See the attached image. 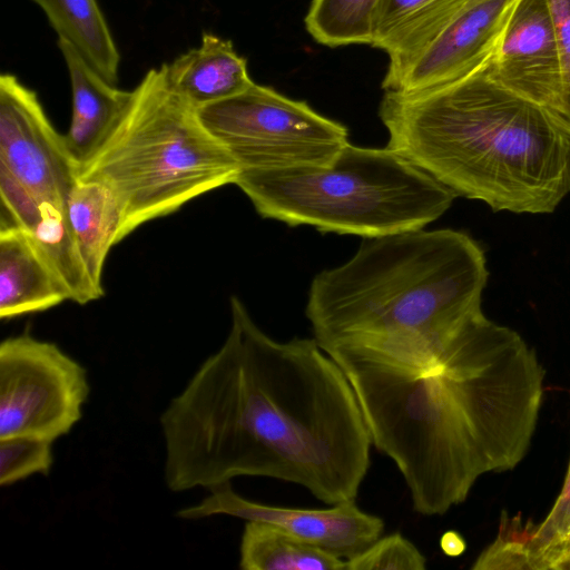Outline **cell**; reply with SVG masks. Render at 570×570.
<instances>
[{
    "label": "cell",
    "mask_w": 570,
    "mask_h": 570,
    "mask_svg": "<svg viewBox=\"0 0 570 570\" xmlns=\"http://www.w3.org/2000/svg\"><path fill=\"white\" fill-rule=\"evenodd\" d=\"M426 558L400 532L380 537L361 553L346 559L344 570H425Z\"/></svg>",
    "instance_id": "cb8c5ba5"
},
{
    "label": "cell",
    "mask_w": 570,
    "mask_h": 570,
    "mask_svg": "<svg viewBox=\"0 0 570 570\" xmlns=\"http://www.w3.org/2000/svg\"><path fill=\"white\" fill-rule=\"evenodd\" d=\"M235 185L263 218L363 238L423 229L456 197L387 146L350 142L327 166L244 170Z\"/></svg>",
    "instance_id": "8992f818"
},
{
    "label": "cell",
    "mask_w": 570,
    "mask_h": 570,
    "mask_svg": "<svg viewBox=\"0 0 570 570\" xmlns=\"http://www.w3.org/2000/svg\"><path fill=\"white\" fill-rule=\"evenodd\" d=\"M562 75L561 115L570 120V0H548Z\"/></svg>",
    "instance_id": "484cf974"
},
{
    "label": "cell",
    "mask_w": 570,
    "mask_h": 570,
    "mask_svg": "<svg viewBox=\"0 0 570 570\" xmlns=\"http://www.w3.org/2000/svg\"><path fill=\"white\" fill-rule=\"evenodd\" d=\"M465 0H380L371 45L389 56L382 87L395 79Z\"/></svg>",
    "instance_id": "e0dca14e"
},
{
    "label": "cell",
    "mask_w": 570,
    "mask_h": 570,
    "mask_svg": "<svg viewBox=\"0 0 570 570\" xmlns=\"http://www.w3.org/2000/svg\"><path fill=\"white\" fill-rule=\"evenodd\" d=\"M169 490L237 476L301 485L325 504L355 501L372 440L354 390L314 337L281 342L230 297V328L160 415Z\"/></svg>",
    "instance_id": "6da1fadb"
},
{
    "label": "cell",
    "mask_w": 570,
    "mask_h": 570,
    "mask_svg": "<svg viewBox=\"0 0 570 570\" xmlns=\"http://www.w3.org/2000/svg\"><path fill=\"white\" fill-rule=\"evenodd\" d=\"M209 491L199 503L179 510L178 517L197 520L225 514L267 522L345 560L377 540L385 527L383 519L361 510L355 501L340 502L325 509H301L250 501L236 493L230 483Z\"/></svg>",
    "instance_id": "30bf717a"
},
{
    "label": "cell",
    "mask_w": 570,
    "mask_h": 570,
    "mask_svg": "<svg viewBox=\"0 0 570 570\" xmlns=\"http://www.w3.org/2000/svg\"><path fill=\"white\" fill-rule=\"evenodd\" d=\"M69 299L68 293L30 236L0 228V317L41 312Z\"/></svg>",
    "instance_id": "9a60e30c"
},
{
    "label": "cell",
    "mask_w": 570,
    "mask_h": 570,
    "mask_svg": "<svg viewBox=\"0 0 570 570\" xmlns=\"http://www.w3.org/2000/svg\"><path fill=\"white\" fill-rule=\"evenodd\" d=\"M525 556L528 569L570 568V465L552 509L539 525L531 527Z\"/></svg>",
    "instance_id": "7402d4cb"
},
{
    "label": "cell",
    "mask_w": 570,
    "mask_h": 570,
    "mask_svg": "<svg viewBox=\"0 0 570 570\" xmlns=\"http://www.w3.org/2000/svg\"><path fill=\"white\" fill-rule=\"evenodd\" d=\"M488 275L482 248L460 230L363 238L313 278L305 314L336 364L425 370L484 315Z\"/></svg>",
    "instance_id": "3957f363"
},
{
    "label": "cell",
    "mask_w": 570,
    "mask_h": 570,
    "mask_svg": "<svg viewBox=\"0 0 570 570\" xmlns=\"http://www.w3.org/2000/svg\"><path fill=\"white\" fill-rule=\"evenodd\" d=\"M0 171L37 202L66 205L79 166L36 91L12 73L0 77Z\"/></svg>",
    "instance_id": "9c48e42d"
},
{
    "label": "cell",
    "mask_w": 570,
    "mask_h": 570,
    "mask_svg": "<svg viewBox=\"0 0 570 570\" xmlns=\"http://www.w3.org/2000/svg\"><path fill=\"white\" fill-rule=\"evenodd\" d=\"M440 547L448 556H459L463 552L465 544L456 532L449 531L442 535Z\"/></svg>",
    "instance_id": "4316f807"
},
{
    "label": "cell",
    "mask_w": 570,
    "mask_h": 570,
    "mask_svg": "<svg viewBox=\"0 0 570 570\" xmlns=\"http://www.w3.org/2000/svg\"><path fill=\"white\" fill-rule=\"evenodd\" d=\"M487 70L503 88L561 114L562 75L548 0H512Z\"/></svg>",
    "instance_id": "8fae6325"
},
{
    "label": "cell",
    "mask_w": 570,
    "mask_h": 570,
    "mask_svg": "<svg viewBox=\"0 0 570 570\" xmlns=\"http://www.w3.org/2000/svg\"><path fill=\"white\" fill-rule=\"evenodd\" d=\"M238 173L234 158L169 87L159 67L131 90L120 120L80 168L79 178L100 181L117 197L119 243L140 225L235 184Z\"/></svg>",
    "instance_id": "5b68a950"
},
{
    "label": "cell",
    "mask_w": 570,
    "mask_h": 570,
    "mask_svg": "<svg viewBox=\"0 0 570 570\" xmlns=\"http://www.w3.org/2000/svg\"><path fill=\"white\" fill-rule=\"evenodd\" d=\"M379 117L387 147L456 197L548 214L570 193V120L503 88L487 65L431 88L385 90Z\"/></svg>",
    "instance_id": "277c9868"
},
{
    "label": "cell",
    "mask_w": 570,
    "mask_h": 570,
    "mask_svg": "<svg viewBox=\"0 0 570 570\" xmlns=\"http://www.w3.org/2000/svg\"><path fill=\"white\" fill-rule=\"evenodd\" d=\"M169 87L196 110L245 90L254 81L229 40L205 32L200 46L161 65Z\"/></svg>",
    "instance_id": "2e32d148"
},
{
    "label": "cell",
    "mask_w": 570,
    "mask_h": 570,
    "mask_svg": "<svg viewBox=\"0 0 570 570\" xmlns=\"http://www.w3.org/2000/svg\"><path fill=\"white\" fill-rule=\"evenodd\" d=\"M512 0H465L434 38L390 83L392 91H417L459 79L491 59Z\"/></svg>",
    "instance_id": "7c38bea8"
},
{
    "label": "cell",
    "mask_w": 570,
    "mask_h": 570,
    "mask_svg": "<svg viewBox=\"0 0 570 570\" xmlns=\"http://www.w3.org/2000/svg\"><path fill=\"white\" fill-rule=\"evenodd\" d=\"M46 14L58 39L73 46L111 83H117L120 53L97 0H31Z\"/></svg>",
    "instance_id": "d6986e66"
},
{
    "label": "cell",
    "mask_w": 570,
    "mask_h": 570,
    "mask_svg": "<svg viewBox=\"0 0 570 570\" xmlns=\"http://www.w3.org/2000/svg\"><path fill=\"white\" fill-rule=\"evenodd\" d=\"M85 367L29 333L0 344V439L55 442L81 419L89 395Z\"/></svg>",
    "instance_id": "ba28073f"
},
{
    "label": "cell",
    "mask_w": 570,
    "mask_h": 570,
    "mask_svg": "<svg viewBox=\"0 0 570 570\" xmlns=\"http://www.w3.org/2000/svg\"><path fill=\"white\" fill-rule=\"evenodd\" d=\"M68 220L88 273L102 288V269L118 244L122 215L117 197L105 184L78 178L67 198Z\"/></svg>",
    "instance_id": "ac0fdd59"
},
{
    "label": "cell",
    "mask_w": 570,
    "mask_h": 570,
    "mask_svg": "<svg viewBox=\"0 0 570 570\" xmlns=\"http://www.w3.org/2000/svg\"><path fill=\"white\" fill-rule=\"evenodd\" d=\"M52 442L31 436L0 439V484L11 485L32 474H48Z\"/></svg>",
    "instance_id": "603a6c76"
},
{
    "label": "cell",
    "mask_w": 570,
    "mask_h": 570,
    "mask_svg": "<svg viewBox=\"0 0 570 570\" xmlns=\"http://www.w3.org/2000/svg\"><path fill=\"white\" fill-rule=\"evenodd\" d=\"M531 527H522L519 518L503 517L495 541L478 557L472 569H528L525 544Z\"/></svg>",
    "instance_id": "d4e9b609"
},
{
    "label": "cell",
    "mask_w": 570,
    "mask_h": 570,
    "mask_svg": "<svg viewBox=\"0 0 570 570\" xmlns=\"http://www.w3.org/2000/svg\"><path fill=\"white\" fill-rule=\"evenodd\" d=\"M196 111L239 171L327 166L348 144L343 124L255 82Z\"/></svg>",
    "instance_id": "52a82bcc"
},
{
    "label": "cell",
    "mask_w": 570,
    "mask_h": 570,
    "mask_svg": "<svg viewBox=\"0 0 570 570\" xmlns=\"http://www.w3.org/2000/svg\"><path fill=\"white\" fill-rule=\"evenodd\" d=\"M380 0H312L305 27L318 43L337 48L371 45L372 19Z\"/></svg>",
    "instance_id": "44dd1931"
},
{
    "label": "cell",
    "mask_w": 570,
    "mask_h": 570,
    "mask_svg": "<svg viewBox=\"0 0 570 570\" xmlns=\"http://www.w3.org/2000/svg\"><path fill=\"white\" fill-rule=\"evenodd\" d=\"M239 567L243 570H344L345 559L274 524L248 520L240 539Z\"/></svg>",
    "instance_id": "ffe728a7"
},
{
    "label": "cell",
    "mask_w": 570,
    "mask_h": 570,
    "mask_svg": "<svg viewBox=\"0 0 570 570\" xmlns=\"http://www.w3.org/2000/svg\"><path fill=\"white\" fill-rule=\"evenodd\" d=\"M57 43L72 94L71 122L63 138L80 171L120 120L131 90L119 89L105 79L69 42L58 39Z\"/></svg>",
    "instance_id": "5bb4252c"
},
{
    "label": "cell",
    "mask_w": 570,
    "mask_h": 570,
    "mask_svg": "<svg viewBox=\"0 0 570 570\" xmlns=\"http://www.w3.org/2000/svg\"><path fill=\"white\" fill-rule=\"evenodd\" d=\"M0 228H20L30 236L63 284L69 301L87 304L104 295L81 257L66 205L37 202L9 177L0 178Z\"/></svg>",
    "instance_id": "4fadbf2b"
},
{
    "label": "cell",
    "mask_w": 570,
    "mask_h": 570,
    "mask_svg": "<svg viewBox=\"0 0 570 570\" xmlns=\"http://www.w3.org/2000/svg\"><path fill=\"white\" fill-rule=\"evenodd\" d=\"M337 365L372 444L395 464L421 515H443L480 476L513 469L528 452L543 367L519 333L485 315L425 370Z\"/></svg>",
    "instance_id": "7a4b0ae2"
}]
</instances>
